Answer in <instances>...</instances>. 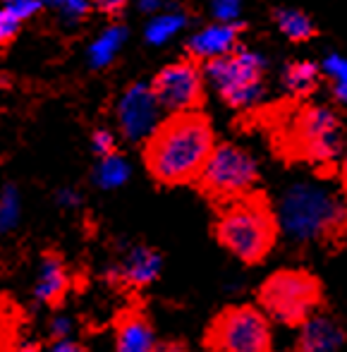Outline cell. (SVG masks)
Here are the masks:
<instances>
[{
  "mask_svg": "<svg viewBox=\"0 0 347 352\" xmlns=\"http://www.w3.org/2000/svg\"><path fill=\"white\" fill-rule=\"evenodd\" d=\"M216 144L211 120L201 111L166 116L144 142V166L161 185H190L199 180Z\"/></svg>",
  "mask_w": 347,
  "mask_h": 352,
  "instance_id": "obj_1",
  "label": "cell"
},
{
  "mask_svg": "<svg viewBox=\"0 0 347 352\" xmlns=\"http://www.w3.org/2000/svg\"><path fill=\"white\" fill-rule=\"evenodd\" d=\"M278 232L297 247L333 245L347 232V199L319 180H295L273 204Z\"/></svg>",
  "mask_w": 347,
  "mask_h": 352,
  "instance_id": "obj_2",
  "label": "cell"
},
{
  "mask_svg": "<svg viewBox=\"0 0 347 352\" xmlns=\"http://www.w3.org/2000/svg\"><path fill=\"white\" fill-rule=\"evenodd\" d=\"M213 230L218 245L247 266L261 264L280 237L273 204L259 192L223 204Z\"/></svg>",
  "mask_w": 347,
  "mask_h": 352,
  "instance_id": "obj_3",
  "label": "cell"
},
{
  "mask_svg": "<svg viewBox=\"0 0 347 352\" xmlns=\"http://www.w3.org/2000/svg\"><path fill=\"white\" fill-rule=\"evenodd\" d=\"M204 74L218 101L232 111H251L266 96L269 60L256 48L240 46L218 60L206 63Z\"/></svg>",
  "mask_w": 347,
  "mask_h": 352,
  "instance_id": "obj_4",
  "label": "cell"
},
{
  "mask_svg": "<svg viewBox=\"0 0 347 352\" xmlns=\"http://www.w3.org/2000/svg\"><path fill=\"white\" fill-rule=\"evenodd\" d=\"M285 146L292 158L311 166H338L345 153V125L340 116L324 103L302 106L285 130Z\"/></svg>",
  "mask_w": 347,
  "mask_h": 352,
  "instance_id": "obj_5",
  "label": "cell"
},
{
  "mask_svg": "<svg viewBox=\"0 0 347 352\" xmlns=\"http://www.w3.org/2000/svg\"><path fill=\"white\" fill-rule=\"evenodd\" d=\"M324 285L306 269H278L259 285L256 305L273 324L300 329L321 309Z\"/></svg>",
  "mask_w": 347,
  "mask_h": 352,
  "instance_id": "obj_6",
  "label": "cell"
},
{
  "mask_svg": "<svg viewBox=\"0 0 347 352\" xmlns=\"http://www.w3.org/2000/svg\"><path fill=\"white\" fill-rule=\"evenodd\" d=\"M259 180L261 168L254 153L240 144L221 142L213 146L197 185L201 187L208 199L223 206L227 201L254 195Z\"/></svg>",
  "mask_w": 347,
  "mask_h": 352,
  "instance_id": "obj_7",
  "label": "cell"
},
{
  "mask_svg": "<svg viewBox=\"0 0 347 352\" xmlns=\"http://www.w3.org/2000/svg\"><path fill=\"white\" fill-rule=\"evenodd\" d=\"M206 352H273V321L259 305H230L206 326Z\"/></svg>",
  "mask_w": 347,
  "mask_h": 352,
  "instance_id": "obj_8",
  "label": "cell"
},
{
  "mask_svg": "<svg viewBox=\"0 0 347 352\" xmlns=\"http://www.w3.org/2000/svg\"><path fill=\"white\" fill-rule=\"evenodd\" d=\"M151 87L156 91L158 103L168 116L177 113H194L201 108L206 98V74L201 63H194L192 58L168 63L153 74Z\"/></svg>",
  "mask_w": 347,
  "mask_h": 352,
  "instance_id": "obj_9",
  "label": "cell"
},
{
  "mask_svg": "<svg viewBox=\"0 0 347 352\" xmlns=\"http://www.w3.org/2000/svg\"><path fill=\"white\" fill-rule=\"evenodd\" d=\"M168 113L158 103L151 82H135L115 101L117 135L130 144H144L158 130Z\"/></svg>",
  "mask_w": 347,
  "mask_h": 352,
  "instance_id": "obj_10",
  "label": "cell"
},
{
  "mask_svg": "<svg viewBox=\"0 0 347 352\" xmlns=\"http://www.w3.org/2000/svg\"><path fill=\"white\" fill-rule=\"evenodd\" d=\"M163 274V256L158 250L142 242L135 245H125L117 256L106 266L103 276L106 283L115 287H125V290H144V287L153 285Z\"/></svg>",
  "mask_w": 347,
  "mask_h": 352,
  "instance_id": "obj_11",
  "label": "cell"
},
{
  "mask_svg": "<svg viewBox=\"0 0 347 352\" xmlns=\"http://www.w3.org/2000/svg\"><path fill=\"white\" fill-rule=\"evenodd\" d=\"M240 46H242V24L216 22V19H211L204 27L194 29L185 41L187 58H192L194 63H201V65L218 60V58L227 56V53H232Z\"/></svg>",
  "mask_w": 347,
  "mask_h": 352,
  "instance_id": "obj_12",
  "label": "cell"
},
{
  "mask_svg": "<svg viewBox=\"0 0 347 352\" xmlns=\"http://www.w3.org/2000/svg\"><path fill=\"white\" fill-rule=\"evenodd\" d=\"M156 329L146 311L130 307L117 314L113 331V352H156Z\"/></svg>",
  "mask_w": 347,
  "mask_h": 352,
  "instance_id": "obj_13",
  "label": "cell"
},
{
  "mask_svg": "<svg viewBox=\"0 0 347 352\" xmlns=\"http://www.w3.org/2000/svg\"><path fill=\"white\" fill-rule=\"evenodd\" d=\"M347 343V333L338 319L326 311H316L297 329V352H340Z\"/></svg>",
  "mask_w": 347,
  "mask_h": 352,
  "instance_id": "obj_14",
  "label": "cell"
},
{
  "mask_svg": "<svg viewBox=\"0 0 347 352\" xmlns=\"http://www.w3.org/2000/svg\"><path fill=\"white\" fill-rule=\"evenodd\" d=\"M69 285H72V276H69L65 261L58 254H43L41 261H38V269L32 285L34 302L41 307L60 305L65 300Z\"/></svg>",
  "mask_w": 347,
  "mask_h": 352,
  "instance_id": "obj_15",
  "label": "cell"
},
{
  "mask_svg": "<svg viewBox=\"0 0 347 352\" xmlns=\"http://www.w3.org/2000/svg\"><path fill=\"white\" fill-rule=\"evenodd\" d=\"M130 29L122 22H111L89 41L87 46V65L91 70H106L120 58L122 48L127 46Z\"/></svg>",
  "mask_w": 347,
  "mask_h": 352,
  "instance_id": "obj_16",
  "label": "cell"
},
{
  "mask_svg": "<svg viewBox=\"0 0 347 352\" xmlns=\"http://www.w3.org/2000/svg\"><path fill=\"white\" fill-rule=\"evenodd\" d=\"M187 27H190V14L182 8H177V5H170V8L146 17V22H144V41L153 48H163L175 41V38H180Z\"/></svg>",
  "mask_w": 347,
  "mask_h": 352,
  "instance_id": "obj_17",
  "label": "cell"
},
{
  "mask_svg": "<svg viewBox=\"0 0 347 352\" xmlns=\"http://www.w3.org/2000/svg\"><path fill=\"white\" fill-rule=\"evenodd\" d=\"M321 79V65L314 60H290L280 70V89L290 98H309L319 89Z\"/></svg>",
  "mask_w": 347,
  "mask_h": 352,
  "instance_id": "obj_18",
  "label": "cell"
},
{
  "mask_svg": "<svg viewBox=\"0 0 347 352\" xmlns=\"http://www.w3.org/2000/svg\"><path fill=\"white\" fill-rule=\"evenodd\" d=\"M132 177V163L125 153L115 151L103 158H96L91 170V182L103 192H115L130 182Z\"/></svg>",
  "mask_w": 347,
  "mask_h": 352,
  "instance_id": "obj_19",
  "label": "cell"
},
{
  "mask_svg": "<svg viewBox=\"0 0 347 352\" xmlns=\"http://www.w3.org/2000/svg\"><path fill=\"white\" fill-rule=\"evenodd\" d=\"M273 24L280 32L282 38L290 43H306L316 36V24L304 10L290 8V5H280L273 10Z\"/></svg>",
  "mask_w": 347,
  "mask_h": 352,
  "instance_id": "obj_20",
  "label": "cell"
},
{
  "mask_svg": "<svg viewBox=\"0 0 347 352\" xmlns=\"http://www.w3.org/2000/svg\"><path fill=\"white\" fill-rule=\"evenodd\" d=\"M321 74L328 82L331 94H333V101L338 106L347 108V53L340 51H328L319 60Z\"/></svg>",
  "mask_w": 347,
  "mask_h": 352,
  "instance_id": "obj_21",
  "label": "cell"
},
{
  "mask_svg": "<svg viewBox=\"0 0 347 352\" xmlns=\"http://www.w3.org/2000/svg\"><path fill=\"white\" fill-rule=\"evenodd\" d=\"M22 223V192L8 182L0 187V237L14 232Z\"/></svg>",
  "mask_w": 347,
  "mask_h": 352,
  "instance_id": "obj_22",
  "label": "cell"
},
{
  "mask_svg": "<svg viewBox=\"0 0 347 352\" xmlns=\"http://www.w3.org/2000/svg\"><path fill=\"white\" fill-rule=\"evenodd\" d=\"M41 5L53 10L65 27H77L91 12V0H41Z\"/></svg>",
  "mask_w": 347,
  "mask_h": 352,
  "instance_id": "obj_23",
  "label": "cell"
},
{
  "mask_svg": "<svg viewBox=\"0 0 347 352\" xmlns=\"http://www.w3.org/2000/svg\"><path fill=\"white\" fill-rule=\"evenodd\" d=\"M208 12L216 22L242 24V12H245V0H211Z\"/></svg>",
  "mask_w": 347,
  "mask_h": 352,
  "instance_id": "obj_24",
  "label": "cell"
},
{
  "mask_svg": "<svg viewBox=\"0 0 347 352\" xmlns=\"http://www.w3.org/2000/svg\"><path fill=\"white\" fill-rule=\"evenodd\" d=\"M91 153L96 158H103L108 156V153H115L117 151V137L113 130H108V127H98V130L91 132Z\"/></svg>",
  "mask_w": 347,
  "mask_h": 352,
  "instance_id": "obj_25",
  "label": "cell"
},
{
  "mask_svg": "<svg viewBox=\"0 0 347 352\" xmlns=\"http://www.w3.org/2000/svg\"><path fill=\"white\" fill-rule=\"evenodd\" d=\"M0 8L10 10L14 17H19L22 22H29L34 19L38 12H41V0H0Z\"/></svg>",
  "mask_w": 347,
  "mask_h": 352,
  "instance_id": "obj_26",
  "label": "cell"
},
{
  "mask_svg": "<svg viewBox=\"0 0 347 352\" xmlns=\"http://www.w3.org/2000/svg\"><path fill=\"white\" fill-rule=\"evenodd\" d=\"M22 24H24L22 19L14 17L10 10L0 8V46H8V43H12L14 38H17Z\"/></svg>",
  "mask_w": 347,
  "mask_h": 352,
  "instance_id": "obj_27",
  "label": "cell"
},
{
  "mask_svg": "<svg viewBox=\"0 0 347 352\" xmlns=\"http://www.w3.org/2000/svg\"><path fill=\"white\" fill-rule=\"evenodd\" d=\"M130 5H135V0H91V10H96L98 14L111 19L122 17Z\"/></svg>",
  "mask_w": 347,
  "mask_h": 352,
  "instance_id": "obj_28",
  "label": "cell"
},
{
  "mask_svg": "<svg viewBox=\"0 0 347 352\" xmlns=\"http://www.w3.org/2000/svg\"><path fill=\"white\" fill-rule=\"evenodd\" d=\"M74 333V321L67 314H56L48 321V336L53 340H63V338H72Z\"/></svg>",
  "mask_w": 347,
  "mask_h": 352,
  "instance_id": "obj_29",
  "label": "cell"
},
{
  "mask_svg": "<svg viewBox=\"0 0 347 352\" xmlns=\"http://www.w3.org/2000/svg\"><path fill=\"white\" fill-rule=\"evenodd\" d=\"M56 204L60 206L63 211H77L79 206L84 204V197L77 187L67 185V187H60V190L56 192Z\"/></svg>",
  "mask_w": 347,
  "mask_h": 352,
  "instance_id": "obj_30",
  "label": "cell"
},
{
  "mask_svg": "<svg viewBox=\"0 0 347 352\" xmlns=\"http://www.w3.org/2000/svg\"><path fill=\"white\" fill-rule=\"evenodd\" d=\"M43 352H91V350L74 338H63V340H53L51 348L43 350Z\"/></svg>",
  "mask_w": 347,
  "mask_h": 352,
  "instance_id": "obj_31",
  "label": "cell"
},
{
  "mask_svg": "<svg viewBox=\"0 0 347 352\" xmlns=\"http://www.w3.org/2000/svg\"><path fill=\"white\" fill-rule=\"evenodd\" d=\"M135 5H137V10L144 14V17H151V14L170 8L172 3H170V0H135Z\"/></svg>",
  "mask_w": 347,
  "mask_h": 352,
  "instance_id": "obj_32",
  "label": "cell"
},
{
  "mask_svg": "<svg viewBox=\"0 0 347 352\" xmlns=\"http://www.w3.org/2000/svg\"><path fill=\"white\" fill-rule=\"evenodd\" d=\"M338 177H340V192H343L345 199H347V148L338 161Z\"/></svg>",
  "mask_w": 347,
  "mask_h": 352,
  "instance_id": "obj_33",
  "label": "cell"
},
{
  "mask_svg": "<svg viewBox=\"0 0 347 352\" xmlns=\"http://www.w3.org/2000/svg\"><path fill=\"white\" fill-rule=\"evenodd\" d=\"M156 352H190L182 343H158Z\"/></svg>",
  "mask_w": 347,
  "mask_h": 352,
  "instance_id": "obj_34",
  "label": "cell"
},
{
  "mask_svg": "<svg viewBox=\"0 0 347 352\" xmlns=\"http://www.w3.org/2000/svg\"><path fill=\"white\" fill-rule=\"evenodd\" d=\"M14 352H41V345H38V343H32V340H29V343H22V345H19V348L14 350Z\"/></svg>",
  "mask_w": 347,
  "mask_h": 352,
  "instance_id": "obj_35",
  "label": "cell"
},
{
  "mask_svg": "<svg viewBox=\"0 0 347 352\" xmlns=\"http://www.w3.org/2000/svg\"><path fill=\"white\" fill-rule=\"evenodd\" d=\"M5 84H8V79H5V74H0V89H3Z\"/></svg>",
  "mask_w": 347,
  "mask_h": 352,
  "instance_id": "obj_36",
  "label": "cell"
}]
</instances>
